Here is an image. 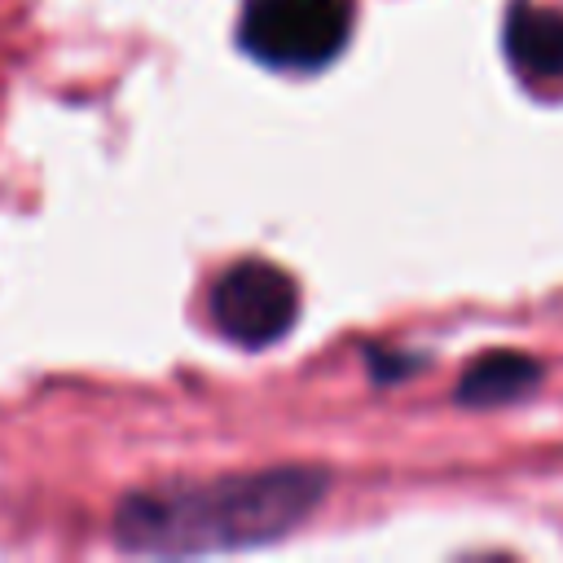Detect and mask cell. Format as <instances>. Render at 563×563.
<instances>
[{
	"mask_svg": "<svg viewBox=\"0 0 563 563\" xmlns=\"http://www.w3.org/2000/svg\"><path fill=\"white\" fill-rule=\"evenodd\" d=\"M325 497V471L268 466L251 475L141 488L114 510V541L132 554H216L286 537Z\"/></svg>",
	"mask_w": 563,
	"mask_h": 563,
	"instance_id": "6da1fadb",
	"label": "cell"
},
{
	"mask_svg": "<svg viewBox=\"0 0 563 563\" xmlns=\"http://www.w3.org/2000/svg\"><path fill=\"white\" fill-rule=\"evenodd\" d=\"M352 31V0H246L242 48L277 70H317L334 62Z\"/></svg>",
	"mask_w": 563,
	"mask_h": 563,
	"instance_id": "7a4b0ae2",
	"label": "cell"
},
{
	"mask_svg": "<svg viewBox=\"0 0 563 563\" xmlns=\"http://www.w3.org/2000/svg\"><path fill=\"white\" fill-rule=\"evenodd\" d=\"M299 317V286L268 260H242L211 286V325L238 347L277 343Z\"/></svg>",
	"mask_w": 563,
	"mask_h": 563,
	"instance_id": "3957f363",
	"label": "cell"
},
{
	"mask_svg": "<svg viewBox=\"0 0 563 563\" xmlns=\"http://www.w3.org/2000/svg\"><path fill=\"white\" fill-rule=\"evenodd\" d=\"M506 57L528 84L563 79V13L519 0L506 18Z\"/></svg>",
	"mask_w": 563,
	"mask_h": 563,
	"instance_id": "277c9868",
	"label": "cell"
},
{
	"mask_svg": "<svg viewBox=\"0 0 563 563\" xmlns=\"http://www.w3.org/2000/svg\"><path fill=\"white\" fill-rule=\"evenodd\" d=\"M537 378H541V365L537 361H528L519 352H488V356H479L462 374L457 400H466V405H501V400L523 396Z\"/></svg>",
	"mask_w": 563,
	"mask_h": 563,
	"instance_id": "5b68a950",
	"label": "cell"
}]
</instances>
